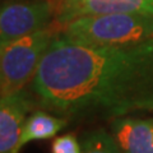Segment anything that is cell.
Masks as SVG:
<instances>
[{
    "instance_id": "cell-4",
    "label": "cell",
    "mask_w": 153,
    "mask_h": 153,
    "mask_svg": "<svg viewBox=\"0 0 153 153\" xmlns=\"http://www.w3.org/2000/svg\"><path fill=\"white\" fill-rule=\"evenodd\" d=\"M55 0L5 3L0 10V51L14 41L54 26Z\"/></svg>"
},
{
    "instance_id": "cell-7",
    "label": "cell",
    "mask_w": 153,
    "mask_h": 153,
    "mask_svg": "<svg viewBox=\"0 0 153 153\" xmlns=\"http://www.w3.org/2000/svg\"><path fill=\"white\" fill-rule=\"evenodd\" d=\"M110 133L123 153H153V117H116Z\"/></svg>"
},
{
    "instance_id": "cell-9",
    "label": "cell",
    "mask_w": 153,
    "mask_h": 153,
    "mask_svg": "<svg viewBox=\"0 0 153 153\" xmlns=\"http://www.w3.org/2000/svg\"><path fill=\"white\" fill-rule=\"evenodd\" d=\"M80 146L83 153H123L111 133L103 129H96L84 134Z\"/></svg>"
},
{
    "instance_id": "cell-6",
    "label": "cell",
    "mask_w": 153,
    "mask_h": 153,
    "mask_svg": "<svg viewBox=\"0 0 153 153\" xmlns=\"http://www.w3.org/2000/svg\"><path fill=\"white\" fill-rule=\"evenodd\" d=\"M32 101L25 89L0 100V153H19V140Z\"/></svg>"
},
{
    "instance_id": "cell-3",
    "label": "cell",
    "mask_w": 153,
    "mask_h": 153,
    "mask_svg": "<svg viewBox=\"0 0 153 153\" xmlns=\"http://www.w3.org/2000/svg\"><path fill=\"white\" fill-rule=\"evenodd\" d=\"M57 32L54 25L44 31L19 38L0 51L1 97L21 92L27 84L32 83Z\"/></svg>"
},
{
    "instance_id": "cell-8",
    "label": "cell",
    "mask_w": 153,
    "mask_h": 153,
    "mask_svg": "<svg viewBox=\"0 0 153 153\" xmlns=\"http://www.w3.org/2000/svg\"><path fill=\"white\" fill-rule=\"evenodd\" d=\"M69 119L59 115H51L46 110H38L27 117L22 137L19 140V149L33 140H44L55 137L61 129L68 125Z\"/></svg>"
},
{
    "instance_id": "cell-11",
    "label": "cell",
    "mask_w": 153,
    "mask_h": 153,
    "mask_svg": "<svg viewBox=\"0 0 153 153\" xmlns=\"http://www.w3.org/2000/svg\"><path fill=\"white\" fill-rule=\"evenodd\" d=\"M63 1H65V0H55V4L57 5V4H60V3H63Z\"/></svg>"
},
{
    "instance_id": "cell-5",
    "label": "cell",
    "mask_w": 153,
    "mask_h": 153,
    "mask_svg": "<svg viewBox=\"0 0 153 153\" xmlns=\"http://www.w3.org/2000/svg\"><path fill=\"white\" fill-rule=\"evenodd\" d=\"M98 13H134L153 18V0H65L56 5L55 27L73 19Z\"/></svg>"
},
{
    "instance_id": "cell-10",
    "label": "cell",
    "mask_w": 153,
    "mask_h": 153,
    "mask_svg": "<svg viewBox=\"0 0 153 153\" xmlns=\"http://www.w3.org/2000/svg\"><path fill=\"white\" fill-rule=\"evenodd\" d=\"M52 153H83L82 146L73 134H65V135L57 137L52 142L51 146Z\"/></svg>"
},
{
    "instance_id": "cell-1",
    "label": "cell",
    "mask_w": 153,
    "mask_h": 153,
    "mask_svg": "<svg viewBox=\"0 0 153 153\" xmlns=\"http://www.w3.org/2000/svg\"><path fill=\"white\" fill-rule=\"evenodd\" d=\"M31 88L38 106L68 119L153 111V37L94 47L57 32Z\"/></svg>"
},
{
    "instance_id": "cell-2",
    "label": "cell",
    "mask_w": 153,
    "mask_h": 153,
    "mask_svg": "<svg viewBox=\"0 0 153 153\" xmlns=\"http://www.w3.org/2000/svg\"><path fill=\"white\" fill-rule=\"evenodd\" d=\"M59 35L84 46L130 45L153 37V18L134 13L88 14L68 22Z\"/></svg>"
}]
</instances>
